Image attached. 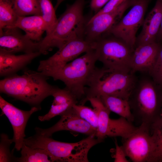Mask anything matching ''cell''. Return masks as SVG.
Wrapping results in <instances>:
<instances>
[{"label": "cell", "instance_id": "f546056e", "mask_svg": "<svg viewBox=\"0 0 162 162\" xmlns=\"http://www.w3.org/2000/svg\"><path fill=\"white\" fill-rule=\"evenodd\" d=\"M52 96L53 97L52 105L64 104L71 101H77L72 93L65 88L61 89L58 87Z\"/></svg>", "mask_w": 162, "mask_h": 162}, {"label": "cell", "instance_id": "484cf974", "mask_svg": "<svg viewBox=\"0 0 162 162\" xmlns=\"http://www.w3.org/2000/svg\"><path fill=\"white\" fill-rule=\"evenodd\" d=\"M72 108L76 113L96 130L98 124V117L96 112L82 104H74Z\"/></svg>", "mask_w": 162, "mask_h": 162}, {"label": "cell", "instance_id": "9c48e42d", "mask_svg": "<svg viewBox=\"0 0 162 162\" xmlns=\"http://www.w3.org/2000/svg\"><path fill=\"white\" fill-rule=\"evenodd\" d=\"M150 128L141 124L127 137L122 146L127 157L134 162H154L155 144Z\"/></svg>", "mask_w": 162, "mask_h": 162}, {"label": "cell", "instance_id": "83f0119b", "mask_svg": "<svg viewBox=\"0 0 162 162\" xmlns=\"http://www.w3.org/2000/svg\"><path fill=\"white\" fill-rule=\"evenodd\" d=\"M77 101H73L66 103L58 105H52L48 112L46 114L38 117V119L41 122L49 121L54 117L60 116L67 110L72 107Z\"/></svg>", "mask_w": 162, "mask_h": 162}, {"label": "cell", "instance_id": "52a82bcc", "mask_svg": "<svg viewBox=\"0 0 162 162\" xmlns=\"http://www.w3.org/2000/svg\"><path fill=\"white\" fill-rule=\"evenodd\" d=\"M98 60L110 70L131 71L130 63L134 49L121 39L106 34L95 41Z\"/></svg>", "mask_w": 162, "mask_h": 162}, {"label": "cell", "instance_id": "44dd1931", "mask_svg": "<svg viewBox=\"0 0 162 162\" xmlns=\"http://www.w3.org/2000/svg\"><path fill=\"white\" fill-rule=\"evenodd\" d=\"M15 0H0V31L16 23L18 16L15 9Z\"/></svg>", "mask_w": 162, "mask_h": 162}, {"label": "cell", "instance_id": "3957f363", "mask_svg": "<svg viewBox=\"0 0 162 162\" xmlns=\"http://www.w3.org/2000/svg\"><path fill=\"white\" fill-rule=\"evenodd\" d=\"M84 4V0H76L68 6L52 32L39 42V51L41 54H47L53 48L59 49L70 40L84 38L86 23L83 14Z\"/></svg>", "mask_w": 162, "mask_h": 162}, {"label": "cell", "instance_id": "4dcf8cb0", "mask_svg": "<svg viewBox=\"0 0 162 162\" xmlns=\"http://www.w3.org/2000/svg\"><path fill=\"white\" fill-rule=\"evenodd\" d=\"M116 148L112 149V156L115 162H128L124 149L122 146L118 145L117 140L115 141Z\"/></svg>", "mask_w": 162, "mask_h": 162}, {"label": "cell", "instance_id": "7c38bea8", "mask_svg": "<svg viewBox=\"0 0 162 162\" xmlns=\"http://www.w3.org/2000/svg\"><path fill=\"white\" fill-rule=\"evenodd\" d=\"M135 0H127L114 10L94 15L87 22L84 38L92 42L97 40L121 19L125 11L132 6Z\"/></svg>", "mask_w": 162, "mask_h": 162}, {"label": "cell", "instance_id": "7402d4cb", "mask_svg": "<svg viewBox=\"0 0 162 162\" xmlns=\"http://www.w3.org/2000/svg\"><path fill=\"white\" fill-rule=\"evenodd\" d=\"M21 156L17 158L16 162H51L47 153L44 150L33 148L23 143L21 149Z\"/></svg>", "mask_w": 162, "mask_h": 162}, {"label": "cell", "instance_id": "4fadbf2b", "mask_svg": "<svg viewBox=\"0 0 162 162\" xmlns=\"http://www.w3.org/2000/svg\"><path fill=\"white\" fill-rule=\"evenodd\" d=\"M0 108L2 115L7 116L12 127L14 136L12 139L15 143L14 148L20 151L26 136L25 131L27 122L31 115L40 107L33 106L29 110H23L8 102L0 96Z\"/></svg>", "mask_w": 162, "mask_h": 162}, {"label": "cell", "instance_id": "e0dca14e", "mask_svg": "<svg viewBox=\"0 0 162 162\" xmlns=\"http://www.w3.org/2000/svg\"><path fill=\"white\" fill-rule=\"evenodd\" d=\"M162 16V0H157L154 7L144 19L142 29L136 37V47L156 42Z\"/></svg>", "mask_w": 162, "mask_h": 162}, {"label": "cell", "instance_id": "ba28073f", "mask_svg": "<svg viewBox=\"0 0 162 162\" xmlns=\"http://www.w3.org/2000/svg\"><path fill=\"white\" fill-rule=\"evenodd\" d=\"M88 100L98 115V127L95 136L102 142L107 137L125 138L137 128L124 117H120L116 119L111 118L110 117L111 112L100 98H90Z\"/></svg>", "mask_w": 162, "mask_h": 162}, {"label": "cell", "instance_id": "e575fe53", "mask_svg": "<svg viewBox=\"0 0 162 162\" xmlns=\"http://www.w3.org/2000/svg\"><path fill=\"white\" fill-rule=\"evenodd\" d=\"M63 0H57V6H56V8L59 4Z\"/></svg>", "mask_w": 162, "mask_h": 162}, {"label": "cell", "instance_id": "603a6c76", "mask_svg": "<svg viewBox=\"0 0 162 162\" xmlns=\"http://www.w3.org/2000/svg\"><path fill=\"white\" fill-rule=\"evenodd\" d=\"M41 15L46 27V35L52 31L57 23L55 10L50 0H39Z\"/></svg>", "mask_w": 162, "mask_h": 162}, {"label": "cell", "instance_id": "8fae6325", "mask_svg": "<svg viewBox=\"0 0 162 162\" xmlns=\"http://www.w3.org/2000/svg\"><path fill=\"white\" fill-rule=\"evenodd\" d=\"M150 0H135L129 11L107 33L121 39L135 49L136 34L142 25Z\"/></svg>", "mask_w": 162, "mask_h": 162}, {"label": "cell", "instance_id": "5bb4252c", "mask_svg": "<svg viewBox=\"0 0 162 162\" xmlns=\"http://www.w3.org/2000/svg\"><path fill=\"white\" fill-rule=\"evenodd\" d=\"M59 121L52 127L47 129L38 127L35 128L36 133L51 136L56 132L68 130L88 136L95 134L97 130L80 117L72 107L60 115Z\"/></svg>", "mask_w": 162, "mask_h": 162}, {"label": "cell", "instance_id": "6da1fadb", "mask_svg": "<svg viewBox=\"0 0 162 162\" xmlns=\"http://www.w3.org/2000/svg\"><path fill=\"white\" fill-rule=\"evenodd\" d=\"M49 77L40 72L30 70L25 71L21 75L13 74L0 80V92L38 107L45 98L52 96L58 88L48 82Z\"/></svg>", "mask_w": 162, "mask_h": 162}, {"label": "cell", "instance_id": "5b68a950", "mask_svg": "<svg viewBox=\"0 0 162 162\" xmlns=\"http://www.w3.org/2000/svg\"><path fill=\"white\" fill-rule=\"evenodd\" d=\"M97 61L96 50H92L47 76L63 82L65 88L77 100L82 99L81 102L85 98V88L96 68Z\"/></svg>", "mask_w": 162, "mask_h": 162}, {"label": "cell", "instance_id": "d6986e66", "mask_svg": "<svg viewBox=\"0 0 162 162\" xmlns=\"http://www.w3.org/2000/svg\"><path fill=\"white\" fill-rule=\"evenodd\" d=\"M14 27L22 30L27 36L36 42H40L43 39L42 35L46 31L45 24L40 15L18 16L15 23L10 28Z\"/></svg>", "mask_w": 162, "mask_h": 162}, {"label": "cell", "instance_id": "8d00e7d4", "mask_svg": "<svg viewBox=\"0 0 162 162\" xmlns=\"http://www.w3.org/2000/svg\"><path fill=\"white\" fill-rule=\"evenodd\" d=\"M160 162H162V159H161V160Z\"/></svg>", "mask_w": 162, "mask_h": 162}, {"label": "cell", "instance_id": "7a4b0ae2", "mask_svg": "<svg viewBox=\"0 0 162 162\" xmlns=\"http://www.w3.org/2000/svg\"><path fill=\"white\" fill-rule=\"evenodd\" d=\"M128 100L134 120L150 128L160 117L162 87L146 73L137 78Z\"/></svg>", "mask_w": 162, "mask_h": 162}, {"label": "cell", "instance_id": "836d02e7", "mask_svg": "<svg viewBox=\"0 0 162 162\" xmlns=\"http://www.w3.org/2000/svg\"><path fill=\"white\" fill-rule=\"evenodd\" d=\"M156 42L160 43L162 42V16L161 23L159 30L156 37Z\"/></svg>", "mask_w": 162, "mask_h": 162}, {"label": "cell", "instance_id": "ffe728a7", "mask_svg": "<svg viewBox=\"0 0 162 162\" xmlns=\"http://www.w3.org/2000/svg\"><path fill=\"white\" fill-rule=\"evenodd\" d=\"M99 98L110 112L126 118L132 123L134 121L128 100L107 95H102Z\"/></svg>", "mask_w": 162, "mask_h": 162}, {"label": "cell", "instance_id": "8992f818", "mask_svg": "<svg viewBox=\"0 0 162 162\" xmlns=\"http://www.w3.org/2000/svg\"><path fill=\"white\" fill-rule=\"evenodd\" d=\"M101 142L95 134L74 143L59 141L50 136L41 135L38 138L36 145L47 153L51 162H88L89 150Z\"/></svg>", "mask_w": 162, "mask_h": 162}, {"label": "cell", "instance_id": "4316f807", "mask_svg": "<svg viewBox=\"0 0 162 162\" xmlns=\"http://www.w3.org/2000/svg\"><path fill=\"white\" fill-rule=\"evenodd\" d=\"M13 142L6 134H2L0 136V162H16L17 158L14 157L10 151V146Z\"/></svg>", "mask_w": 162, "mask_h": 162}, {"label": "cell", "instance_id": "cb8c5ba5", "mask_svg": "<svg viewBox=\"0 0 162 162\" xmlns=\"http://www.w3.org/2000/svg\"><path fill=\"white\" fill-rule=\"evenodd\" d=\"M14 7L18 16L41 15L39 0H15Z\"/></svg>", "mask_w": 162, "mask_h": 162}, {"label": "cell", "instance_id": "2e32d148", "mask_svg": "<svg viewBox=\"0 0 162 162\" xmlns=\"http://www.w3.org/2000/svg\"><path fill=\"white\" fill-rule=\"evenodd\" d=\"M160 45L155 42L136 46L130 60L131 70L148 73L155 62Z\"/></svg>", "mask_w": 162, "mask_h": 162}, {"label": "cell", "instance_id": "d590c367", "mask_svg": "<svg viewBox=\"0 0 162 162\" xmlns=\"http://www.w3.org/2000/svg\"><path fill=\"white\" fill-rule=\"evenodd\" d=\"M160 118H162V106L161 109V111Z\"/></svg>", "mask_w": 162, "mask_h": 162}, {"label": "cell", "instance_id": "9a60e30c", "mask_svg": "<svg viewBox=\"0 0 162 162\" xmlns=\"http://www.w3.org/2000/svg\"><path fill=\"white\" fill-rule=\"evenodd\" d=\"M18 29L8 28L0 31V51L12 54L39 51V42L34 41L26 34H23Z\"/></svg>", "mask_w": 162, "mask_h": 162}, {"label": "cell", "instance_id": "ac0fdd59", "mask_svg": "<svg viewBox=\"0 0 162 162\" xmlns=\"http://www.w3.org/2000/svg\"><path fill=\"white\" fill-rule=\"evenodd\" d=\"M41 54L39 52L16 55L0 51V76L6 77L24 68Z\"/></svg>", "mask_w": 162, "mask_h": 162}, {"label": "cell", "instance_id": "d6a6232c", "mask_svg": "<svg viewBox=\"0 0 162 162\" xmlns=\"http://www.w3.org/2000/svg\"><path fill=\"white\" fill-rule=\"evenodd\" d=\"M110 0H91L90 7L96 14Z\"/></svg>", "mask_w": 162, "mask_h": 162}, {"label": "cell", "instance_id": "f1b7e54d", "mask_svg": "<svg viewBox=\"0 0 162 162\" xmlns=\"http://www.w3.org/2000/svg\"><path fill=\"white\" fill-rule=\"evenodd\" d=\"M148 74L158 85L162 87V42L155 62Z\"/></svg>", "mask_w": 162, "mask_h": 162}, {"label": "cell", "instance_id": "277c9868", "mask_svg": "<svg viewBox=\"0 0 162 162\" xmlns=\"http://www.w3.org/2000/svg\"><path fill=\"white\" fill-rule=\"evenodd\" d=\"M131 71L110 70L96 68L85 88V97L82 104L91 97L104 95L128 100L137 77Z\"/></svg>", "mask_w": 162, "mask_h": 162}, {"label": "cell", "instance_id": "d4e9b609", "mask_svg": "<svg viewBox=\"0 0 162 162\" xmlns=\"http://www.w3.org/2000/svg\"><path fill=\"white\" fill-rule=\"evenodd\" d=\"M150 129L155 148L154 162H160L162 158V118H160L152 123Z\"/></svg>", "mask_w": 162, "mask_h": 162}, {"label": "cell", "instance_id": "1f68e13d", "mask_svg": "<svg viewBox=\"0 0 162 162\" xmlns=\"http://www.w3.org/2000/svg\"><path fill=\"white\" fill-rule=\"evenodd\" d=\"M127 0H110L95 15L111 11L121 4Z\"/></svg>", "mask_w": 162, "mask_h": 162}, {"label": "cell", "instance_id": "30bf717a", "mask_svg": "<svg viewBox=\"0 0 162 162\" xmlns=\"http://www.w3.org/2000/svg\"><path fill=\"white\" fill-rule=\"evenodd\" d=\"M95 42L84 38L73 39L66 42L52 56L40 61L37 71L47 75L63 67L81 54L95 49Z\"/></svg>", "mask_w": 162, "mask_h": 162}]
</instances>
